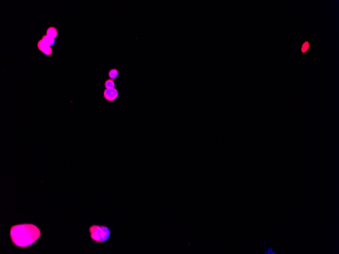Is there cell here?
Instances as JSON below:
<instances>
[{"instance_id":"6","label":"cell","mask_w":339,"mask_h":254,"mask_svg":"<svg viewBox=\"0 0 339 254\" xmlns=\"http://www.w3.org/2000/svg\"><path fill=\"white\" fill-rule=\"evenodd\" d=\"M42 39L50 47L54 46L56 43L54 39L49 37L46 35H44L43 36H42Z\"/></svg>"},{"instance_id":"1","label":"cell","mask_w":339,"mask_h":254,"mask_svg":"<svg viewBox=\"0 0 339 254\" xmlns=\"http://www.w3.org/2000/svg\"><path fill=\"white\" fill-rule=\"evenodd\" d=\"M40 235V229L32 224L16 225L11 227L10 229V238L13 244L21 248L31 246Z\"/></svg>"},{"instance_id":"10","label":"cell","mask_w":339,"mask_h":254,"mask_svg":"<svg viewBox=\"0 0 339 254\" xmlns=\"http://www.w3.org/2000/svg\"><path fill=\"white\" fill-rule=\"evenodd\" d=\"M309 46V45L308 42H306V43H305L303 44L302 48H301V51H302V52H305L308 49Z\"/></svg>"},{"instance_id":"4","label":"cell","mask_w":339,"mask_h":254,"mask_svg":"<svg viewBox=\"0 0 339 254\" xmlns=\"http://www.w3.org/2000/svg\"><path fill=\"white\" fill-rule=\"evenodd\" d=\"M119 76V70L117 68H111L108 72V76L109 79L114 80L117 79Z\"/></svg>"},{"instance_id":"2","label":"cell","mask_w":339,"mask_h":254,"mask_svg":"<svg viewBox=\"0 0 339 254\" xmlns=\"http://www.w3.org/2000/svg\"><path fill=\"white\" fill-rule=\"evenodd\" d=\"M89 232L91 239L97 243L105 242L111 235L110 230L104 225H93L89 227Z\"/></svg>"},{"instance_id":"8","label":"cell","mask_w":339,"mask_h":254,"mask_svg":"<svg viewBox=\"0 0 339 254\" xmlns=\"http://www.w3.org/2000/svg\"><path fill=\"white\" fill-rule=\"evenodd\" d=\"M37 47H38V49L42 52L46 48L49 47V46L41 39V40L38 41V43H37Z\"/></svg>"},{"instance_id":"5","label":"cell","mask_w":339,"mask_h":254,"mask_svg":"<svg viewBox=\"0 0 339 254\" xmlns=\"http://www.w3.org/2000/svg\"><path fill=\"white\" fill-rule=\"evenodd\" d=\"M46 35L49 36V37L55 39L58 36V30L54 26H50L47 29Z\"/></svg>"},{"instance_id":"3","label":"cell","mask_w":339,"mask_h":254,"mask_svg":"<svg viewBox=\"0 0 339 254\" xmlns=\"http://www.w3.org/2000/svg\"><path fill=\"white\" fill-rule=\"evenodd\" d=\"M119 95V92L117 88L105 89L104 90L103 97L106 101L109 102L115 101Z\"/></svg>"},{"instance_id":"7","label":"cell","mask_w":339,"mask_h":254,"mask_svg":"<svg viewBox=\"0 0 339 254\" xmlns=\"http://www.w3.org/2000/svg\"><path fill=\"white\" fill-rule=\"evenodd\" d=\"M104 87L105 89H110L114 88L115 87V83L113 80L111 79H107L105 81L104 83Z\"/></svg>"},{"instance_id":"9","label":"cell","mask_w":339,"mask_h":254,"mask_svg":"<svg viewBox=\"0 0 339 254\" xmlns=\"http://www.w3.org/2000/svg\"><path fill=\"white\" fill-rule=\"evenodd\" d=\"M42 53L45 56H50L52 54V53H53V50H52L51 47L49 46L47 48H46L42 52Z\"/></svg>"}]
</instances>
